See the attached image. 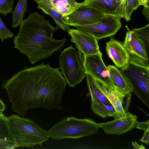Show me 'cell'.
Returning a JSON list of instances; mask_svg holds the SVG:
<instances>
[{"label":"cell","mask_w":149,"mask_h":149,"mask_svg":"<svg viewBox=\"0 0 149 149\" xmlns=\"http://www.w3.org/2000/svg\"><path fill=\"white\" fill-rule=\"evenodd\" d=\"M59 69L42 63L4 81L1 86L8 93L12 110L24 117L27 111L36 108L62 109L66 83Z\"/></svg>","instance_id":"obj_1"},{"label":"cell","mask_w":149,"mask_h":149,"mask_svg":"<svg viewBox=\"0 0 149 149\" xmlns=\"http://www.w3.org/2000/svg\"><path fill=\"white\" fill-rule=\"evenodd\" d=\"M58 29L53 26L44 15L33 12L20 25L19 32L13 39L15 48L34 64L52 56L64 46L65 38L58 40L53 37Z\"/></svg>","instance_id":"obj_2"},{"label":"cell","mask_w":149,"mask_h":149,"mask_svg":"<svg viewBox=\"0 0 149 149\" xmlns=\"http://www.w3.org/2000/svg\"><path fill=\"white\" fill-rule=\"evenodd\" d=\"M7 119L15 139L16 148L41 145L49 138L48 131L42 129L29 118L14 114L7 117Z\"/></svg>","instance_id":"obj_3"},{"label":"cell","mask_w":149,"mask_h":149,"mask_svg":"<svg viewBox=\"0 0 149 149\" xmlns=\"http://www.w3.org/2000/svg\"><path fill=\"white\" fill-rule=\"evenodd\" d=\"M99 127L98 123L91 119L68 117L55 124L48 132L49 137L54 140L74 139L96 134Z\"/></svg>","instance_id":"obj_4"},{"label":"cell","mask_w":149,"mask_h":149,"mask_svg":"<svg viewBox=\"0 0 149 149\" xmlns=\"http://www.w3.org/2000/svg\"><path fill=\"white\" fill-rule=\"evenodd\" d=\"M130 55L126 67L120 70L130 81L133 86L132 92L149 108V62L134 55Z\"/></svg>","instance_id":"obj_5"},{"label":"cell","mask_w":149,"mask_h":149,"mask_svg":"<svg viewBox=\"0 0 149 149\" xmlns=\"http://www.w3.org/2000/svg\"><path fill=\"white\" fill-rule=\"evenodd\" d=\"M59 56L60 69L66 83L74 88L86 77L84 68V54L77 51L72 45L61 51Z\"/></svg>","instance_id":"obj_6"},{"label":"cell","mask_w":149,"mask_h":149,"mask_svg":"<svg viewBox=\"0 0 149 149\" xmlns=\"http://www.w3.org/2000/svg\"><path fill=\"white\" fill-rule=\"evenodd\" d=\"M120 18L106 15L98 22L86 26L74 25L77 29L100 39L115 35L122 26Z\"/></svg>","instance_id":"obj_7"},{"label":"cell","mask_w":149,"mask_h":149,"mask_svg":"<svg viewBox=\"0 0 149 149\" xmlns=\"http://www.w3.org/2000/svg\"><path fill=\"white\" fill-rule=\"evenodd\" d=\"M84 64L86 74L101 82L108 89L115 90L107 66L103 61L102 54L100 51L93 55L84 54Z\"/></svg>","instance_id":"obj_8"},{"label":"cell","mask_w":149,"mask_h":149,"mask_svg":"<svg viewBox=\"0 0 149 149\" xmlns=\"http://www.w3.org/2000/svg\"><path fill=\"white\" fill-rule=\"evenodd\" d=\"M105 15L101 12L81 3V5L71 13L62 16V20L63 23L70 26H86L98 22Z\"/></svg>","instance_id":"obj_9"},{"label":"cell","mask_w":149,"mask_h":149,"mask_svg":"<svg viewBox=\"0 0 149 149\" xmlns=\"http://www.w3.org/2000/svg\"><path fill=\"white\" fill-rule=\"evenodd\" d=\"M78 50L85 55L95 54L100 51L98 41L93 35L78 29L69 28L67 31Z\"/></svg>","instance_id":"obj_10"},{"label":"cell","mask_w":149,"mask_h":149,"mask_svg":"<svg viewBox=\"0 0 149 149\" xmlns=\"http://www.w3.org/2000/svg\"><path fill=\"white\" fill-rule=\"evenodd\" d=\"M137 116L128 112L125 117L114 118L112 121L98 124L108 134L120 135L132 130L135 127Z\"/></svg>","instance_id":"obj_11"},{"label":"cell","mask_w":149,"mask_h":149,"mask_svg":"<svg viewBox=\"0 0 149 149\" xmlns=\"http://www.w3.org/2000/svg\"><path fill=\"white\" fill-rule=\"evenodd\" d=\"M82 4L93 8L104 13L121 18H124L125 6L124 0H84Z\"/></svg>","instance_id":"obj_12"},{"label":"cell","mask_w":149,"mask_h":149,"mask_svg":"<svg viewBox=\"0 0 149 149\" xmlns=\"http://www.w3.org/2000/svg\"><path fill=\"white\" fill-rule=\"evenodd\" d=\"M94 79L97 86L114 107L120 117L125 116L128 112H126L124 109L129 103V93L124 94L115 88L114 90L109 89L101 82Z\"/></svg>","instance_id":"obj_13"},{"label":"cell","mask_w":149,"mask_h":149,"mask_svg":"<svg viewBox=\"0 0 149 149\" xmlns=\"http://www.w3.org/2000/svg\"><path fill=\"white\" fill-rule=\"evenodd\" d=\"M107 54L115 66L121 69L125 68L127 65L130 55L123 43L110 38V40L106 44Z\"/></svg>","instance_id":"obj_14"},{"label":"cell","mask_w":149,"mask_h":149,"mask_svg":"<svg viewBox=\"0 0 149 149\" xmlns=\"http://www.w3.org/2000/svg\"><path fill=\"white\" fill-rule=\"evenodd\" d=\"M126 27L127 31L123 44L129 54L149 62L146 47L144 42L127 26Z\"/></svg>","instance_id":"obj_15"},{"label":"cell","mask_w":149,"mask_h":149,"mask_svg":"<svg viewBox=\"0 0 149 149\" xmlns=\"http://www.w3.org/2000/svg\"><path fill=\"white\" fill-rule=\"evenodd\" d=\"M107 67L114 88L124 94L132 92L133 86L130 80L116 67L109 65Z\"/></svg>","instance_id":"obj_16"},{"label":"cell","mask_w":149,"mask_h":149,"mask_svg":"<svg viewBox=\"0 0 149 149\" xmlns=\"http://www.w3.org/2000/svg\"><path fill=\"white\" fill-rule=\"evenodd\" d=\"M15 148V139L10 130L7 117L0 112V149Z\"/></svg>","instance_id":"obj_17"},{"label":"cell","mask_w":149,"mask_h":149,"mask_svg":"<svg viewBox=\"0 0 149 149\" xmlns=\"http://www.w3.org/2000/svg\"><path fill=\"white\" fill-rule=\"evenodd\" d=\"M38 8L41 9L45 14L51 16L58 28L67 31L70 26L65 24L62 20V15L52 8L50 0H44L38 4Z\"/></svg>","instance_id":"obj_18"},{"label":"cell","mask_w":149,"mask_h":149,"mask_svg":"<svg viewBox=\"0 0 149 149\" xmlns=\"http://www.w3.org/2000/svg\"><path fill=\"white\" fill-rule=\"evenodd\" d=\"M86 77L87 85L91 97V100L101 104L112 105L97 86L95 82L94 79L88 74H86Z\"/></svg>","instance_id":"obj_19"},{"label":"cell","mask_w":149,"mask_h":149,"mask_svg":"<svg viewBox=\"0 0 149 149\" xmlns=\"http://www.w3.org/2000/svg\"><path fill=\"white\" fill-rule=\"evenodd\" d=\"M52 8L62 15H68L81 4L76 0H50Z\"/></svg>","instance_id":"obj_20"},{"label":"cell","mask_w":149,"mask_h":149,"mask_svg":"<svg viewBox=\"0 0 149 149\" xmlns=\"http://www.w3.org/2000/svg\"><path fill=\"white\" fill-rule=\"evenodd\" d=\"M91 109L96 114L103 118L111 116L114 118L120 117L112 105L100 104L91 100Z\"/></svg>","instance_id":"obj_21"},{"label":"cell","mask_w":149,"mask_h":149,"mask_svg":"<svg viewBox=\"0 0 149 149\" xmlns=\"http://www.w3.org/2000/svg\"><path fill=\"white\" fill-rule=\"evenodd\" d=\"M27 7V0H19L13 13L12 27L15 28L20 24L24 20Z\"/></svg>","instance_id":"obj_22"},{"label":"cell","mask_w":149,"mask_h":149,"mask_svg":"<svg viewBox=\"0 0 149 149\" xmlns=\"http://www.w3.org/2000/svg\"><path fill=\"white\" fill-rule=\"evenodd\" d=\"M125 15L124 19L128 21L131 20L132 13L140 6L139 0H124Z\"/></svg>","instance_id":"obj_23"},{"label":"cell","mask_w":149,"mask_h":149,"mask_svg":"<svg viewBox=\"0 0 149 149\" xmlns=\"http://www.w3.org/2000/svg\"><path fill=\"white\" fill-rule=\"evenodd\" d=\"M132 30L144 42L146 47L148 48L149 46V24L142 28H134Z\"/></svg>","instance_id":"obj_24"},{"label":"cell","mask_w":149,"mask_h":149,"mask_svg":"<svg viewBox=\"0 0 149 149\" xmlns=\"http://www.w3.org/2000/svg\"><path fill=\"white\" fill-rule=\"evenodd\" d=\"M14 0H0V13L6 16L13 13Z\"/></svg>","instance_id":"obj_25"},{"label":"cell","mask_w":149,"mask_h":149,"mask_svg":"<svg viewBox=\"0 0 149 149\" xmlns=\"http://www.w3.org/2000/svg\"><path fill=\"white\" fill-rule=\"evenodd\" d=\"M13 36V33L8 29L0 17V38L2 42L5 39L12 38Z\"/></svg>","instance_id":"obj_26"},{"label":"cell","mask_w":149,"mask_h":149,"mask_svg":"<svg viewBox=\"0 0 149 149\" xmlns=\"http://www.w3.org/2000/svg\"><path fill=\"white\" fill-rule=\"evenodd\" d=\"M136 128L141 129L144 131L149 130V120L144 122L136 121L135 127Z\"/></svg>","instance_id":"obj_27"},{"label":"cell","mask_w":149,"mask_h":149,"mask_svg":"<svg viewBox=\"0 0 149 149\" xmlns=\"http://www.w3.org/2000/svg\"><path fill=\"white\" fill-rule=\"evenodd\" d=\"M140 141L146 144L149 143V130L144 131L143 135Z\"/></svg>","instance_id":"obj_28"},{"label":"cell","mask_w":149,"mask_h":149,"mask_svg":"<svg viewBox=\"0 0 149 149\" xmlns=\"http://www.w3.org/2000/svg\"><path fill=\"white\" fill-rule=\"evenodd\" d=\"M144 8L142 13L144 16L148 21L149 20V7L148 6H143Z\"/></svg>","instance_id":"obj_29"},{"label":"cell","mask_w":149,"mask_h":149,"mask_svg":"<svg viewBox=\"0 0 149 149\" xmlns=\"http://www.w3.org/2000/svg\"><path fill=\"white\" fill-rule=\"evenodd\" d=\"M132 143L133 146V149H144L146 148L143 145H140L136 141H132Z\"/></svg>","instance_id":"obj_30"},{"label":"cell","mask_w":149,"mask_h":149,"mask_svg":"<svg viewBox=\"0 0 149 149\" xmlns=\"http://www.w3.org/2000/svg\"><path fill=\"white\" fill-rule=\"evenodd\" d=\"M6 109V106L4 103L0 99V112H3Z\"/></svg>","instance_id":"obj_31"},{"label":"cell","mask_w":149,"mask_h":149,"mask_svg":"<svg viewBox=\"0 0 149 149\" xmlns=\"http://www.w3.org/2000/svg\"><path fill=\"white\" fill-rule=\"evenodd\" d=\"M139 1L140 5L148 6V0H139Z\"/></svg>","instance_id":"obj_32"},{"label":"cell","mask_w":149,"mask_h":149,"mask_svg":"<svg viewBox=\"0 0 149 149\" xmlns=\"http://www.w3.org/2000/svg\"><path fill=\"white\" fill-rule=\"evenodd\" d=\"M35 2L38 4L40 2L44 1V0H33Z\"/></svg>","instance_id":"obj_33"},{"label":"cell","mask_w":149,"mask_h":149,"mask_svg":"<svg viewBox=\"0 0 149 149\" xmlns=\"http://www.w3.org/2000/svg\"><path fill=\"white\" fill-rule=\"evenodd\" d=\"M113 1H122L124 0H113Z\"/></svg>","instance_id":"obj_34"}]
</instances>
